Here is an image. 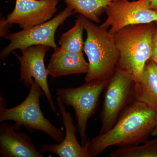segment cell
<instances>
[{
  "instance_id": "2",
  "label": "cell",
  "mask_w": 157,
  "mask_h": 157,
  "mask_svg": "<svg viewBox=\"0 0 157 157\" xmlns=\"http://www.w3.org/2000/svg\"><path fill=\"white\" fill-rule=\"evenodd\" d=\"M155 23L130 25L113 35L119 54L117 68L128 73L134 82L141 78L151 54Z\"/></svg>"
},
{
  "instance_id": "20",
  "label": "cell",
  "mask_w": 157,
  "mask_h": 157,
  "mask_svg": "<svg viewBox=\"0 0 157 157\" xmlns=\"http://www.w3.org/2000/svg\"><path fill=\"white\" fill-rule=\"evenodd\" d=\"M150 9L157 13V0H151L149 4Z\"/></svg>"
},
{
  "instance_id": "4",
  "label": "cell",
  "mask_w": 157,
  "mask_h": 157,
  "mask_svg": "<svg viewBox=\"0 0 157 157\" xmlns=\"http://www.w3.org/2000/svg\"><path fill=\"white\" fill-rule=\"evenodd\" d=\"M43 95L45 94L42 89L33 79L26 98L15 107L6 108L5 99L1 96L0 122L12 121L14 122L12 126L16 131H19L23 127L30 132L41 131L60 143L63 140L65 133L44 116L39 100Z\"/></svg>"
},
{
  "instance_id": "12",
  "label": "cell",
  "mask_w": 157,
  "mask_h": 157,
  "mask_svg": "<svg viewBox=\"0 0 157 157\" xmlns=\"http://www.w3.org/2000/svg\"><path fill=\"white\" fill-rule=\"evenodd\" d=\"M12 125L0 124V155L2 157H44L25 132L17 133Z\"/></svg>"
},
{
  "instance_id": "23",
  "label": "cell",
  "mask_w": 157,
  "mask_h": 157,
  "mask_svg": "<svg viewBox=\"0 0 157 157\" xmlns=\"http://www.w3.org/2000/svg\"><path fill=\"white\" fill-rule=\"evenodd\" d=\"M155 25L157 27V21L155 22Z\"/></svg>"
},
{
  "instance_id": "1",
  "label": "cell",
  "mask_w": 157,
  "mask_h": 157,
  "mask_svg": "<svg viewBox=\"0 0 157 157\" xmlns=\"http://www.w3.org/2000/svg\"><path fill=\"white\" fill-rule=\"evenodd\" d=\"M157 126V109L133 100L121 113L112 128L89 140L90 157L97 156L109 147L144 143Z\"/></svg>"
},
{
  "instance_id": "18",
  "label": "cell",
  "mask_w": 157,
  "mask_h": 157,
  "mask_svg": "<svg viewBox=\"0 0 157 157\" xmlns=\"http://www.w3.org/2000/svg\"><path fill=\"white\" fill-rule=\"evenodd\" d=\"M150 60L157 64V27H155L152 40L151 54Z\"/></svg>"
},
{
  "instance_id": "10",
  "label": "cell",
  "mask_w": 157,
  "mask_h": 157,
  "mask_svg": "<svg viewBox=\"0 0 157 157\" xmlns=\"http://www.w3.org/2000/svg\"><path fill=\"white\" fill-rule=\"evenodd\" d=\"M59 0H16L13 11L6 20L27 29L50 20L58 9Z\"/></svg>"
},
{
  "instance_id": "15",
  "label": "cell",
  "mask_w": 157,
  "mask_h": 157,
  "mask_svg": "<svg viewBox=\"0 0 157 157\" xmlns=\"http://www.w3.org/2000/svg\"><path fill=\"white\" fill-rule=\"evenodd\" d=\"M68 7L93 22L99 23L100 17L115 0H63Z\"/></svg>"
},
{
  "instance_id": "7",
  "label": "cell",
  "mask_w": 157,
  "mask_h": 157,
  "mask_svg": "<svg viewBox=\"0 0 157 157\" xmlns=\"http://www.w3.org/2000/svg\"><path fill=\"white\" fill-rule=\"evenodd\" d=\"M76 14L70 7L67 8L52 19L27 29L9 33L5 39L10 41L0 53V58L4 60L16 49L33 46L42 45L55 48L57 47L55 34L59 26L63 25L68 17Z\"/></svg>"
},
{
  "instance_id": "8",
  "label": "cell",
  "mask_w": 157,
  "mask_h": 157,
  "mask_svg": "<svg viewBox=\"0 0 157 157\" xmlns=\"http://www.w3.org/2000/svg\"><path fill=\"white\" fill-rule=\"evenodd\" d=\"M151 0H115L107 7L106 20L101 26L110 29L111 35L124 28L157 21V13L149 8Z\"/></svg>"
},
{
  "instance_id": "5",
  "label": "cell",
  "mask_w": 157,
  "mask_h": 157,
  "mask_svg": "<svg viewBox=\"0 0 157 157\" xmlns=\"http://www.w3.org/2000/svg\"><path fill=\"white\" fill-rule=\"evenodd\" d=\"M109 80H94L86 82L78 87L60 88L57 90V95L62 102L74 109L76 129L82 146L90 140L86 133L88 122L97 110L100 96Z\"/></svg>"
},
{
  "instance_id": "9",
  "label": "cell",
  "mask_w": 157,
  "mask_h": 157,
  "mask_svg": "<svg viewBox=\"0 0 157 157\" xmlns=\"http://www.w3.org/2000/svg\"><path fill=\"white\" fill-rule=\"evenodd\" d=\"M51 47L42 45H33L21 49L20 56L12 52L20 64V81L25 87L29 88L34 79L42 89L51 108L55 112L57 109L47 80V69L45 68V57Z\"/></svg>"
},
{
  "instance_id": "21",
  "label": "cell",
  "mask_w": 157,
  "mask_h": 157,
  "mask_svg": "<svg viewBox=\"0 0 157 157\" xmlns=\"http://www.w3.org/2000/svg\"><path fill=\"white\" fill-rule=\"evenodd\" d=\"M151 62L152 65L154 69L155 72L157 76V64H156V63H154V62L151 61Z\"/></svg>"
},
{
  "instance_id": "6",
  "label": "cell",
  "mask_w": 157,
  "mask_h": 157,
  "mask_svg": "<svg viewBox=\"0 0 157 157\" xmlns=\"http://www.w3.org/2000/svg\"><path fill=\"white\" fill-rule=\"evenodd\" d=\"M134 84V80L128 73L116 68L105 89L100 134L112 128L121 113L133 100Z\"/></svg>"
},
{
  "instance_id": "16",
  "label": "cell",
  "mask_w": 157,
  "mask_h": 157,
  "mask_svg": "<svg viewBox=\"0 0 157 157\" xmlns=\"http://www.w3.org/2000/svg\"><path fill=\"white\" fill-rule=\"evenodd\" d=\"M84 26L80 15L77 16L74 26L60 37L59 44L61 48L73 52L82 53L84 42L83 40Z\"/></svg>"
},
{
  "instance_id": "3",
  "label": "cell",
  "mask_w": 157,
  "mask_h": 157,
  "mask_svg": "<svg viewBox=\"0 0 157 157\" xmlns=\"http://www.w3.org/2000/svg\"><path fill=\"white\" fill-rule=\"evenodd\" d=\"M80 16L87 34L83 51L87 57L89 68L85 81L109 79L115 72L119 59L113 36L108 29Z\"/></svg>"
},
{
  "instance_id": "14",
  "label": "cell",
  "mask_w": 157,
  "mask_h": 157,
  "mask_svg": "<svg viewBox=\"0 0 157 157\" xmlns=\"http://www.w3.org/2000/svg\"><path fill=\"white\" fill-rule=\"evenodd\" d=\"M133 100L157 109V76L150 59L141 78L134 82Z\"/></svg>"
},
{
  "instance_id": "22",
  "label": "cell",
  "mask_w": 157,
  "mask_h": 157,
  "mask_svg": "<svg viewBox=\"0 0 157 157\" xmlns=\"http://www.w3.org/2000/svg\"><path fill=\"white\" fill-rule=\"evenodd\" d=\"M152 135L154 137H155L157 135V126L155 128L154 131L153 132L152 134Z\"/></svg>"
},
{
  "instance_id": "24",
  "label": "cell",
  "mask_w": 157,
  "mask_h": 157,
  "mask_svg": "<svg viewBox=\"0 0 157 157\" xmlns=\"http://www.w3.org/2000/svg\"></svg>"
},
{
  "instance_id": "11",
  "label": "cell",
  "mask_w": 157,
  "mask_h": 157,
  "mask_svg": "<svg viewBox=\"0 0 157 157\" xmlns=\"http://www.w3.org/2000/svg\"><path fill=\"white\" fill-rule=\"evenodd\" d=\"M57 104L62 115L65 133L63 140L57 144H44L40 148L42 153H51L60 157H90L88 141L84 146L79 144L76 137V127L71 113L67 111L65 104L57 97Z\"/></svg>"
},
{
  "instance_id": "19",
  "label": "cell",
  "mask_w": 157,
  "mask_h": 157,
  "mask_svg": "<svg viewBox=\"0 0 157 157\" xmlns=\"http://www.w3.org/2000/svg\"><path fill=\"white\" fill-rule=\"evenodd\" d=\"M13 25L7 21L6 18L1 17L0 21V36L4 37L6 36L9 33V29Z\"/></svg>"
},
{
  "instance_id": "13",
  "label": "cell",
  "mask_w": 157,
  "mask_h": 157,
  "mask_svg": "<svg viewBox=\"0 0 157 157\" xmlns=\"http://www.w3.org/2000/svg\"><path fill=\"white\" fill-rule=\"evenodd\" d=\"M48 66V76L52 79L72 74L87 73L89 63L84 58L83 52L78 53L57 47L54 48Z\"/></svg>"
},
{
  "instance_id": "17",
  "label": "cell",
  "mask_w": 157,
  "mask_h": 157,
  "mask_svg": "<svg viewBox=\"0 0 157 157\" xmlns=\"http://www.w3.org/2000/svg\"><path fill=\"white\" fill-rule=\"evenodd\" d=\"M151 140L132 146L120 147L109 154L110 157H157V136Z\"/></svg>"
}]
</instances>
